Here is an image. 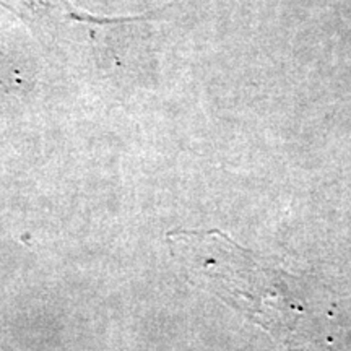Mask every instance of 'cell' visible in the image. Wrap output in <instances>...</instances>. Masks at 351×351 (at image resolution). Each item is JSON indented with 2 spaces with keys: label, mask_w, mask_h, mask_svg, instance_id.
<instances>
[{
  "label": "cell",
  "mask_w": 351,
  "mask_h": 351,
  "mask_svg": "<svg viewBox=\"0 0 351 351\" xmlns=\"http://www.w3.org/2000/svg\"><path fill=\"white\" fill-rule=\"evenodd\" d=\"M32 29L44 49L73 65H90L104 49L103 34L127 23L152 20L143 16H96L80 10L69 0H0Z\"/></svg>",
  "instance_id": "cell-1"
}]
</instances>
